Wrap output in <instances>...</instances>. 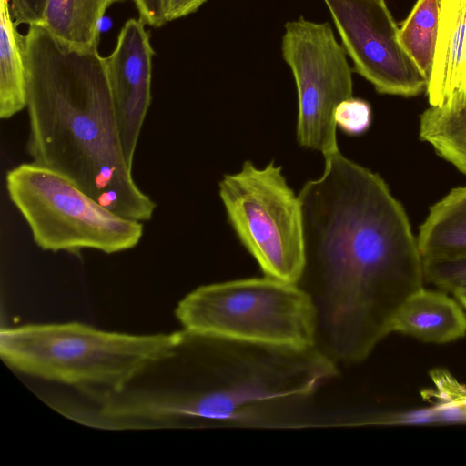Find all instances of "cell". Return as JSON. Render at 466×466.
<instances>
[{
  "label": "cell",
  "mask_w": 466,
  "mask_h": 466,
  "mask_svg": "<svg viewBox=\"0 0 466 466\" xmlns=\"http://www.w3.org/2000/svg\"><path fill=\"white\" fill-rule=\"evenodd\" d=\"M324 159L320 177L299 194L305 244L299 284L309 287L323 351L358 364L423 288L422 257L404 208L379 174L339 149Z\"/></svg>",
  "instance_id": "6da1fadb"
},
{
  "label": "cell",
  "mask_w": 466,
  "mask_h": 466,
  "mask_svg": "<svg viewBox=\"0 0 466 466\" xmlns=\"http://www.w3.org/2000/svg\"><path fill=\"white\" fill-rule=\"evenodd\" d=\"M179 350L185 363L180 386L113 395L104 413L114 428L310 427L308 409L339 374L337 362L318 346L264 345L186 331Z\"/></svg>",
  "instance_id": "7a4b0ae2"
},
{
  "label": "cell",
  "mask_w": 466,
  "mask_h": 466,
  "mask_svg": "<svg viewBox=\"0 0 466 466\" xmlns=\"http://www.w3.org/2000/svg\"><path fill=\"white\" fill-rule=\"evenodd\" d=\"M24 60L32 162L66 177L112 212L149 221L157 204L125 158L104 57L29 25Z\"/></svg>",
  "instance_id": "3957f363"
},
{
  "label": "cell",
  "mask_w": 466,
  "mask_h": 466,
  "mask_svg": "<svg viewBox=\"0 0 466 466\" xmlns=\"http://www.w3.org/2000/svg\"><path fill=\"white\" fill-rule=\"evenodd\" d=\"M186 331L134 335L79 322L2 329L0 355L13 369L77 388L119 393L153 367L172 360Z\"/></svg>",
  "instance_id": "277c9868"
},
{
  "label": "cell",
  "mask_w": 466,
  "mask_h": 466,
  "mask_svg": "<svg viewBox=\"0 0 466 466\" xmlns=\"http://www.w3.org/2000/svg\"><path fill=\"white\" fill-rule=\"evenodd\" d=\"M187 332L264 345L318 346L319 317L299 284L264 276L200 286L177 304Z\"/></svg>",
  "instance_id": "5b68a950"
},
{
  "label": "cell",
  "mask_w": 466,
  "mask_h": 466,
  "mask_svg": "<svg viewBox=\"0 0 466 466\" xmlns=\"http://www.w3.org/2000/svg\"><path fill=\"white\" fill-rule=\"evenodd\" d=\"M5 186L43 250L114 254L135 248L143 237V222L112 212L64 176L32 161L8 170Z\"/></svg>",
  "instance_id": "8992f818"
},
{
  "label": "cell",
  "mask_w": 466,
  "mask_h": 466,
  "mask_svg": "<svg viewBox=\"0 0 466 466\" xmlns=\"http://www.w3.org/2000/svg\"><path fill=\"white\" fill-rule=\"evenodd\" d=\"M218 194L237 238L264 276L299 284L305 268L300 199L274 160L262 168L245 161L225 174Z\"/></svg>",
  "instance_id": "52a82bcc"
},
{
  "label": "cell",
  "mask_w": 466,
  "mask_h": 466,
  "mask_svg": "<svg viewBox=\"0 0 466 466\" xmlns=\"http://www.w3.org/2000/svg\"><path fill=\"white\" fill-rule=\"evenodd\" d=\"M281 51L298 91L297 140L326 157L339 149L335 110L353 96L346 51L329 23L302 16L286 23Z\"/></svg>",
  "instance_id": "ba28073f"
},
{
  "label": "cell",
  "mask_w": 466,
  "mask_h": 466,
  "mask_svg": "<svg viewBox=\"0 0 466 466\" xmlns=\"http://www.w3.org/2000/svg\"><path fill=\"white\" fill-rule=\"evenodd\" d=\"M354 70L380 94L415 96L427 78L399 40L385 0H324Z\"/></svg>",
  "instance_id": "9c48e42d"
},
{
  "label": "cell",
  "mask_w": 466,
  "mask_h": 466,
  "mask_svg": "<svg viewBox=\"0 0 466 466\" xmlns=\"http://www.w3.org/2000/svg\"><path fill=\"white\" fill-rule=\"evenodd\" d=\"M145 25L141 18L128 19L118 34L115 49L104 57L120 140L130 167L151 103L154 50Z\"/></svg>",
  "instance_id": "30bf717a"
},
{
  "label": "cell",
  "mask_w": 466,
  "mask_h": 466,
  "mask_svg": "<svg viewBox=\"0 0 466 466\" xmlns=\"http://www.w3.org/2000/svg\"><path fill=\"white\" fill-rule=\"evenodd\" d=\"M425 91L432 106L466 101V0H441L434 60Z\"/></svg>",
  "instance_id": "8fae6325"
},
{
  "label": "cell",
  "mask_w": 466,
  "mask_h": 466,
  "mask_svg": "<svg viewBox=\"0 0 466 466\" xmlns=\"http://www.w3.org/2000/svg\"><path fill=\"white\" fill-rule=\"evenodd\" d=\"M391 332H400L424 342L448 343L466 335V315L459 301L446 292L423 287L400 306Z\"/></svg>",
  "instance_id": "7c38bea8"
},
{
  "label": "cell",
  "mask_w": 466,
  "mask_h": 466,
  "mask_svg": "<svg viewBox=\"0 0 466 466\" xmlns=\"http://www.w3.org/2000/svg\"><path fill=\"white\" fill-rule=\"evenodd\" d=\"M417 239L422 258L466 254V186L430 208Z\"/></svg>",
  "instance_id": "4fadbf2b"
},
{
  "label": "cell",
  "mask_w": 466,
  "mask_h": 466,
  "mask_svg": "<svg viewBox=\"0 0 466 466\" xmlns=\"http://www.w3.org/2000/svg\"><path fill=\"white\" fill-rule=\"evenodd\" d=\"M127 0H50L44 26L56 37L81 49L97 48L106 9Z\"/></svg>",
  "instance_id": "5bb4252c"
},
{
  "label": "cell",
  "mask_w": 466,
  "mask_h": 466,
  "mask_svg": "<svg viewBox=\"0 0 466 466\" xmlns=\"http://www.w3.org/2000/svg\"><path fill=\"white\" fill-rule=\"evenodd\" d=\"M14 24L9 0H0V117L8 119L26 108L25 35Z\"/></svg>",
  "instance_id": "9a60e30c"
},
{
  "label": "cell",
  "mask_w": 466,
  "mask_h": 466,
  "mask_svg": "<svg viewBox=\"0 0 466 466\" xmlns=\"http://www.w3.org/2000/svg\"><path fill=\"white\" fill-rule=\"evenodd\" d=\"M419 136L466 175V101L453 106H430L420 116Z\"/></svg>",
  "instance_id": "2e32d148"
},
{
  "label": "cell",
  "mask_w": 466,
  "mask_h": 466,
  "mask_svg": "<svg viewBox=\"0 0 466 466\" xmlns=\"http://www.w3.org/2000/svg\"><path fill=\"white\" fill-rule=\"evenodd\" d=\"M441 0H418L399 28V40L429 78L435 55Z\"/></svg>",
  "instance_id": "e0dca14e"
},
{
  "label": "cell",
  "mask_w": 466,
  "mask_h": 466,
  "mask_svg": "<svg viewBox=\"0 0 466 466\" xmlns=\"http://www.w3.org/2000/svg\"><path fill=\"white\" fill-rule=\"evenodd\" d=\"M424 280L453 295L466 294V254L422 258Z\"/></svg>",
  "instance_id": "ac0fdd59"
},
{
  "label": "cell",
  "mask_w": 466,
  "mask_h": 466,
  "mask_svg": "<svg viewBox=\"0 0 466 466\" xmlns=\"http://www.w3.org/2000/svg\"><path fill=\"white\" fill-rule=\"evenodd\" d=\"M334 119L337 128L349 136L364 134L371 124L370 105L364 99L350 97L339 104Z\"/></svg>",
  "instance_id": "d6986e66"
},
{
  "label": "cell",
  "mask_w": 466,
  "mask_h": 466,
  "mask_svg": "<svg viewBox=\"0 0 466 466\" xmlns=\"http://www.w3.org/2000/svg\"><path fill=\"white\" fill-rule=\"evenodd\" d=\"M50 0H9L14 24L44 26Z\"/></svg>",
  "instance_id": "ffe728a7"
},
{
  "label": "cell",
  "mask_w": 466,
  "mask_h": 466,
  "mask_svg": "<svg viewBox=\"0 0 466 466\" xmlns=\"http://www.w3.org/2000/svg\"><path fill=\"white\" fill-rule=\"evenodd\" d=\"M141 18L146 25L160 27L167 23L162 0H133Z\"/></svg>",
  "instance_id": "44dd1931"
},
{
  "label": "cell",
  "mask_w": 466,
  "mask_h": 466,
  "mask_svg": "<svg viewBox=\"0 0 466 466\" xmlns=\"http://www.w3.org/2000/svg\"><path fill=\"white\" fill-rule=\"evenodd\" d=\"M207 0H162L167 22L187 16L196 12Z\"/></svg>",
  "instance_id": "7402d4cb"
},
{
  "label": "cell",
  "mask_w": 466,
  "mask_h": 466,
  "mask_svg": "<svg viewBox=\"0 0 466 466\" xmlns=\"http://www.w3.org/2000/svg\"><path fill=\"white\" fill-rule=\"evenodd\" d=\"M455 299L459 301L461 307L466 310V294L460 293L454 295Z\"/></svg>",
  "instance_id": "603a6c76"
},
{
  "label": "cell",
  "mask_w": 466,
  "mask_h": 466,
  "mask_svg": "<svg viewBox=\"0 0 466 466\" xmlns=\"http://www.w3.org/2000/svg\"><path fill=\"white\" fill-rule=\"evenodd\" d=\"M462 410L466 419V394L463 397L462 402H461Z\"/></svg>",
  "instance_id": "cb8c5ba5"
}]
</instances>
